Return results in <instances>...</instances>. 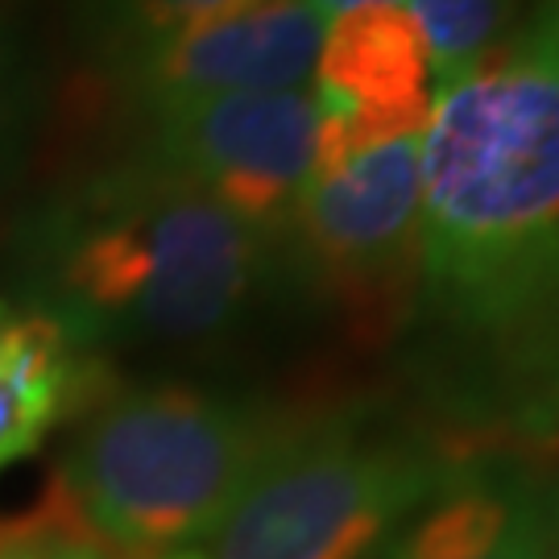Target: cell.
<instances>
[{
    "mask_svg": "<svg viewBox=\"0 0 559 559\" xmlns=\"http://www.w3.org/2000/svg\"><path fill=\"white\" fill-rule=\"evenodd\" d=\"M419 320L473 369L559 307V25L440 83L419 138Z\"/></svg>",
    "mask_w": 559,
    "mask_h": 559,
    "instance_id": "1",
    "label": "cell"
},
{
    "mask_svg": "<svg viewBox=\"0 0 559 559\" xmlns=\"http://www.w3.org/2000/svg\"><path fill=\"white\" fill-rule=\"evenodd\" d=\"M9 299L104 348H207L286 290L274 240L141 154L59 182L4 245Z\"/></svg>",
    "mask_w": 559,
    "mask_h": 559,
    "instance_id": "2",
    "label": "cell"
},
{
    "mask_svg": "<svg viewBox=\"0 0 559 559\" xmlns=\"http://www.w3.org/2000/svg\"><path fill=\"white\" fill-rule=\"evenodd\" d=\"M307 411L158 381L112 385L59 460L75 519L124 559H200Z\"/></svg>",
    "mask_w": 559,
    "mask_h": 559,
    "instance_id": "3",
    "label": "cell"
},
{
    "mask_svg": "<svg viewBox=\"0 0 559 559\" xmlns=\"http://www.w3.org/2000/svg\"><path fill=\"white\" fill-rule=\"evenodd\" d=\"M456 464L431 427L307 411L200 559H373Z\"/></svg>",
    "mask_w": 559,
    "mask_h": 559,
    "instance_id": "4",
    "label": "cell"
},
{
    "mask_svg": "<svg viewBox=\"0 0 559 559\" xmlns=\"http://www.w3.org/2000/svg\"><path fill=\"white\" fill-rule=\"evenodd\" d=\"M419 138L316 175L282 237V278L360 348H385L419 320Z\"/></svg>",
    "mask_w": 559,
    "mask_h": 559,
    "instance_id": "5",
    "label": "cell"
},
{
    "mask_svg": "<svg viewBox=\"0 0 559 559\" xmlns=\"http://www.w3.org/2000/svg\"><path fill=\"white\" fill-rule=\"evenodd\" d=\"M133 120L141 124L133 154L200 187L240 224L282 245L316 175L320 112L311 92L203 96Z\"/></svg>",
    "mask_w": 559,
    "mask_h": 559,
    "instance_id": "6",
    "label": "cell"
},
{
    "mask_svg": "<svg viewBox=\"0 0 559 559\" xmlns=\"http://www.w3.org/2000/svg\"><path fill=\"white\" fill-rule=\"evenodd\" d=\"M323 17L311 0H237L112 62L108 92L129 117L237 92H290L316 75Z\"/></svg>",
    "mask_w": 559,
    "mask_h": 559,
    "instance_id": "7",
    "label": "cell"
},
{
    "mask_svg": "<svg viewBox=\"0 0 559 559\" xmlns=\"http://www.w3.org/2000/svg\"><path fill=\"white\" fill-rule=\"evenodd\" d=\"M559 473L522 456H473L381 543L373 559H556Z\"/></svg>",
    "mask_w": 559,
    "mask_h": 559,
    "instance_id": "8",
    "label": "cell"
},
{
    "mask_svg": "<svg viewBox=\"0 0 559 559\" xmlns=\"http://www.w3.org/2000/svg\"><path fill=\"white\" fill-rule=\"evenodd\" d=\"M108 365L17 299H0V477L112 390Z\"/></svg>",
    "mask_w": 559,
    "mask_h": 559,
    "instance_id": "9",
    "label": "cell"
},
{
    "mask_svg": "<svg viewBox=\"0 0 559 559\" xmlns=\"http://www.w3.org/2000/svg\"><path fill=\"white\" fill-rule=\"evenodd\" d=\"M71 4L100 71H108L112 62L170 38L237 0H71Z\"/></svg>",
    "mask_w": 559,
    "mask_h": 559,
    "instance_id": "10",
    "label": "cell"
},
{
    "mask_svg": "<svg viewBox=\"0 0 559 559\" xmlns=\"http://www.w3.org/2000/svg\"><path fill=\"white\" fill-rule=\"evenodd\" d=\"M514 9L519 0H411V21L427 41L436 83L464 75L510 38Z\"/></svg>",
    "mask_w": 559,
    "mask_h": 559,
    "instance_id": "11",
    "label": "cell"
},
{
    "mask_svg": "<svg viewBox=\"0 0 559 559\" xmlns=\"http://www.w3.org/2000/svg\"><path fill=\"white\" fill-rule=\"evenodd\" d=\"M0 559H124L104 547L50 485L46 498L17 519H0Z\"/></svg>",
    "mask_w": 559,
    "mask_h": 559,
    "instance_id": "12",
    "label": "cell"
},
{
    "mask_svg": "<svg viewBox=\"0 0 559 559\" xmlns=\"http://www.w3.org/2000/svg\"><path fill=\"white\" fill-rule=\"evenodd\" d=\"M34 100H38V80H34V59L21 41L17 21L0 4V179L17 162L25 133L34 124Z\"/></svg>",
    "mask_w": 559,
    "mask_h": 559,
    "instance_id": "13",
    "label": "cell"
},
{
    "mask_svg": "<svg viewBox=\"0 0 559 559\" xmlns=\"http://www.w3.org/2000/svg\"><path fill=\"white\" fill-rule=\"evenodd\" d=\"M316 4V13L320 17H340V13H348V9H360V4H385V0H311ZM394 4V0H390Z\"/></svg>",
    "mask_w": 559,
    "mask_h": 559,
    "instance_id": "14",
    "label": "cell"
},
{
    "mask_svg": "<svg viewBox=\"0 0 559 559\" xmlns=\"http://www.w3.org/2000/svg\"><path fill=\"white\" fill-rule=\"evenodd\" d=\"M539 17L551 21V25H559V0H543V4H539Z\"/></svg>",
    "mask_w": 559,
    "mask_h": 559,
    "instance_id": "15",
    "label": "cell"
},
{
    "mask_svg": "<svg viewBox=\"0 0 559 559\" xmlns=\"http://www.w3.org/2000/svg\"><path fill=\"white\" fill-rule=\"evenodd\" d=\"M556 559H559V556H556Z\"/></svg>",
    "mask_w": 559,
    "mask_h": 559,
    "instance_id": "16",
    "label": "cell"
}]
</instances>
